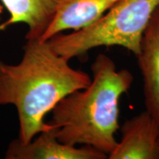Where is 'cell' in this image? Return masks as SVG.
Here are the masks:
<instances>
[{
    "mask_svg": "<svg viewBox=\"0 0 159 159\" xmlns=\"http://www.w3.org/2000/svg\"><path fill=\"white\" fill-rule=\"evenodd\" d=\"M48 41L27 40L17 64L0 61V105H13L19 120V140L30 142L40 133L54 128L44 117L62 99L85 89L91 77L71 66Z\"/></svg>",
    "mask_w": 159,
    "mask_h": 159,
    "instance_id": "obj_1",
    "label": "cell"
},
{
    "mask_svg": "<svg viewBox=\"0 0 159 159\" xmlns=\"http://www.w3.org/2000/svg\"><path fill=\"white\" fill-rule=\"evenodd\" d=\"M91 69L89 85L64 97L52 111L48 123L60 142L91 146L108 156L118 141L120 99L130 89L134 77L102 53Z\"/></svg>",
    "mask_w": 159,
    "mask_h": 159,
    "instance_id": "obj_2",
    "label": "cell"
},
{
    "mask_svg": "<svg viewBox=\"0 0 159 159\" xmlns=\"http://www.w3.org/2000/svg\"><path fill=\"white\" fill-rule=\"evenodd\" d=\"M159 0H120L91 25L49 39L52 49L70 61L92 49L121 47L136 56Z\"/></svg>",
    "mask_w": 159,
    "mask_h": 159,
    "instance_id": "obj_3",
    "label": "cell"
},
{
    "mask_svg": "<svg viewBox=\"0 0 159 159\" xmlns=\"http://www.w3.org/2000/svg\"><path fill=\"white\" fill-rule=\"evenodd\" d=\"M120 130L121 139L109 159H158L159 125L148 111L126 120Z\"/></svg>",
    "mask_w": 159,
    "mask_h": 159,
    "instance_id": "obj_4",
    "label": "cell"
},
{
    "mask_svg": "<svg viewBox=\"0 0 159 159\" xmlns=\"http://www.w3.org/2000/svg\"><path fill=\"white\" fill-rule=\"evenodd\" d=\"M7 159H105L108 155L91 146L66 144L57 140L54 128L40 133L30 142L23 144L15 139L5 153Z\"/></svg>",
    "mask_w": 159,
    "mask_h": 159,
    "instance_id": "obj_5",
    "label": "cell"
},
{
    "mask_svg": "<svg viewBox=\"0 0 159 159\" xmlns=\"http://www.w3.org/2000/svg\"><path fill=\"white\" fill-rule=\"evenodd\" d=\"M136 57L143 79L146 111L159 125V7L144 32Z\"/></svg>",
    "mask_w": 159,
    "mask_h": 159,
    "instance_id": "obj_6",
    "label": "cell"
},
{
    "mask_svg": "<svg viewBox=\"0 0 159 159\" xmlns=\"http://www.w3.org/2000/svg\"><path fill=\"white\" fill-rule=\"evenodd\" d=\"M120 0H61L50 25L40 40L64 31H77L95 22Z\"/></svg>",
    "mask_w": 159,
    "mask_h": 159,
    "instance_id": "obj_7",
    "label": "cell"
},
{
    "mask_svg": "<svg viewBox=\"0 0 159 159\" xmlns=\"http://www.w3.org/2000/svg\"><path fill=\"white\" fill-rule=\"evenodd\" d=\"M61 0H1L10 14L5 27L23 23L26 39H40L50 25Z\"/></svg>",
    "mask_w": 159,
    "mask_h": 159,
    "instance_id": "obj_8",
    "label": "cell"
},
{
    "mask_svg": "<svg viewBox=\"0 0 159 159\" xmlns=\"http://www.w3.org/2000/svg\"><path fill=\"white\" fill-rule=\"evenodd\" d=\"M3 8H4L3 5H2V4L0 3V19H1V16H2V14ZM5 25H0V30H2V29H5Z\"/></svg>",
    "mask_w": 159,
    "mask_h": 159,
    "instance_id": "obj_9",
    "label": "cell"
},
{
    "mask_svg": "<svg viewBox=\"0 0 159 159\" xmlns=\"http://www.w3.org/2000/svg\"><path fill=\"white\" fill-rule=\"evenodd\" d=\"M158 159H159V143H158Z\"/></svg>",
    "mask_w": 159,
    "mask_h": 159,
    "instance_id": "obj_10",
    "label": "cell"
}]
</instances>
